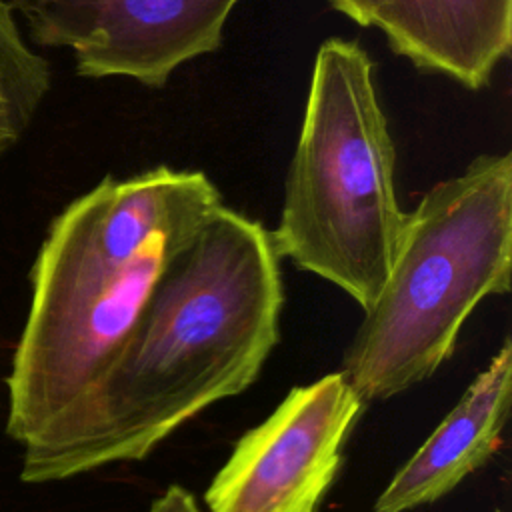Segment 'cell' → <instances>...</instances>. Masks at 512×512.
<instances>
[{
    "mask_svg": "<svg viewBox=\"0 0 512 512\" xmlns=\"http://www.w3.org/2000/svg\"><path fill=\"white\" fill-rule=\"evenodd\" d=\"M510 270L512 156L488 152L404 214L388 278L342 356L358 398L384 402L428 380L472 310L510 292Z\"/></svg>",
    "mask_w": 512,
    "mask_h": 512,
    "instance_id": "3",
    "label": "cell"
},
{
    "mask_svg": "<svg viewBox=\"0 0 512 512\" xmlns=\"http://www.w3.org/2000/svg\"><path fill=\"white\" fill-rule=\"evenodd\" d=\"M282 306L270 230L222 204L166 260L108 370L24 452L22 480L44 484L148 458L258 380L280 340Z\"/></svg>",
    "mask_w": 512,
    "mask_h": 512,
    "instance_id": "1",
    "label": "cell"
},
{
    "mask_svg": "<svg viewBox=\"0 0 512 512\" xmlns=\"http://www.w3.org/2000/svg\"><path fill=\"white\" fill-rule=\"evenodd\" d=\"M512 402V342L506 336L488 366L396 470L374 512H412L456 490L500 450Z\"/></svg>",
    "mask_w": 512,
    "mask_h": 512,
    "instance_id": "7",
    "label": "cell"
},
{
    "mask_svg": "<svg viewBox=\"0 0 512 512\" xmlns=\"http://www.w3.org/2000/svg\"><path fill=\"white\" fill-rule=\"evenodd\" d=\"M36 44L72 52L84 78L164 88L186 62L222 46L242 0H8Z\"/></svg>",
    "mask_w": 512,
    "mask_h": 512,
    "instance_id": "6",
    "label": "cell"
},
{
    "mask_svg": "<svg viewBox=\"0 0 512 512\" xmlns=\"http://www.w3.org/2000/svg\"><path fill=\"white\" fill-rule=\"evenodd\" d=\"M330 6L362 28L374 26L380 0H328Z\"/></svg>",
    "mask_w": 512,
    "mask_h": 512,
    "instance_id": "11",
    "label": "cell"
},
{
    "mask_svg": "<svg viewBox=\"0 0 512 512\" xmlns=\"http://www.w3.org/2000/svg\"><path fill=\"white\" fill-rule=\"evenodd\" d=\"M52 86V70L26 40L16 12L0 0V156L30 128Z\"/></svg>",
    "mask_w": 512,
    "mask_h": 512,
    "instance_id": "9",
    "label": "cell"
},
{
    "mask_svg": "<svg viewBox=\"0 0 512 512\" xmlns=\"http://www.w3.org/2000/svg\"><path fill=\"white\" fill-rule=\"evenodd\" d=\"M374 26L418 70L482 90L510 54L512 0H380Z\"/></svg>",
    "mask_w": 512,
    "mask_h": 512,
    "instance_id": "8",
    "label": "cell"
},
{
    "mask_svg": "<svg viewBox=\"0 0 512 512\" xmlns=\"http://www.w3.org/2000/svg\"><path fill=\"white\" fill-rule=\"evenodd\" d=\"M366 404L336 370L248 428L204 492L208 512H318Z\"/></svg>",
    "mask_w": 512,
    "mask_h": 512,
    "instance_id": "5",
    "label": "cell"
},
{
    "mask_svg": "<svg viewBox=\"0 0 512 512\" xmlns=\"http://www.w3.org/2000/svg\"><path fill=\"white\" fill-rule=\"evenodd\" d=\"M394 166L370 54L356 40H324L270 234L280 258L338 286L362 310L388 278L404 224Z\"/></svg>",
    "mask_w": 512,
    "mask_h": 512,
    "instance_id": "4",
    "label": "cell"
},
{
    "mask_svg": "<svg viewBox=\"0 0 512 512\" xmlns=\"http://www.w3.org/2000/svg\"><path fill=\"white\" fill-rule=\"evenodd\" d=\"M496 512H502V510H496Z\"/></svg>",
    "mask_w": 512,
    "mask_h": 512,
    "instance_id": "12",
    "label": "cell"
},
{
    "mask_svg": "<svg viewBox=\"0 0 512 512\" xmlns=\"http://www.w3.org/2000/svg\"><path fill=\"white\" fill-rule=\"evenodd\" d=\"M144 512H204L198 498L182 484H168Z\"/></svg>",
    "mask_w": 512,
    "mask_h": 512,
    "instance_id": "10",
    "label": "cell"
},
{
    "mask_svg": "<svg viewBox=\"0 0 512 512\" xmlns=\"http://www.w3.org/2000/svg\"><path fill=\"white\" fill-rule=\"evenodd\" d=\"M222 204L202 170L160 164L106 176L52 220L8 378V434L24 452L108 370L166 260Z\"/></svg>",
    "mask_w": 512,
    "mask_h": 512,
    "instance_id": "2",
    "label": "cell"
}]
</instances>
